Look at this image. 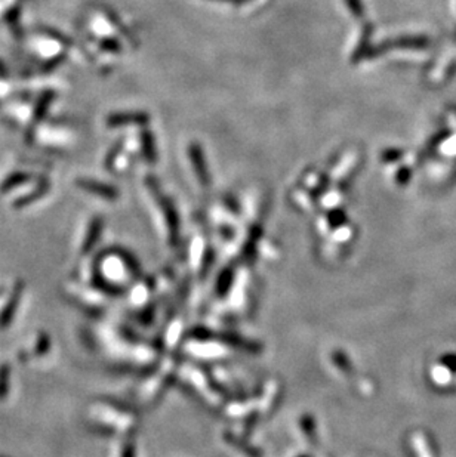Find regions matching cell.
Instances as JSON below:
<instances>
[{
  "instance_id": "2",
  "label": "cell",
  "mask_w": 456,
  "mask_h": 457,
  "mask_svg": "<svg viewBox=\"0 0 456 457\" xmlns=\"http://www.w3.org/2000/svg\"><path fill=\"white\" fill-rule=\"evenodd\" d=\"M188 155L191 159V163H193V168L197 173V178L203 182V184H207L209 182V172L206 166V159L202 147L199 144H191L188 147Z\"/></svg>"
},
{
  "instance_id": "8",
  "label": "cell",
  "mask_w": 456,
  "mask_h": 457,
  "mask_svg": "<svg viewBox=\"0 0 456 457\" xmlns=\"http://www.w3.org/2000/svg\"><path fill=\"white\" fill-rule=\"evenodd\" d=\"M345 3L346 6H349V9L354 16H363L364 8H363L362 0H345Z\"/></svg>"
},
{
  "instance_id": "1",
  "label": "cell",
  "mask_w": 456,
  "mask_h": 457,
  "mask_svg": "<svg viewBox=\"0 0 456 457\" xmlns=\"http://www.w3.org/2000/svg\"><path fill=\"white\" fill-rule=\"evenodd\" d=\"M150 122L147 113L142 112H129V113H114L107 118V125L110 127H122L127 125L145 126Z\"/></svg>"
},
{
  "instance_id": "4",
  "label": "cell",
  "mask_w": 456,
  "mask_h": 457,
  "mask_svg": "<svg viewBox=\"0 0 456 457\" xmlns=\"http://www.w3.org/2000/svg\"><path fill=\"white\" fill-rule=\"evenodd\" d=\"M79 185L81 188H85L88 191H90V193H94V194H99V196H103L108 200H112L117 196L116 193V190L113 187H108L105 184H101V182H95V181H79Z\"/></svg>"
},
{
  "instance_id": "3",
  "label": "cell",
  "mask_w": 456,
  "mask_h": 457,
  "mask_svg": "<svg viewBox=\"0 0 456 457\" xmlns=\"http://www.w3.org/2000/svg\"><path fill=\"white\" fill-rule=\"evenodd\" d=\"M428 44L427 39L424 38H398L394 40H388L384 44H381L378 52L388 51V49H421Z\"/></svg>"
},
{
  "instance_id": "7",
  "label": "cell",
  "mask_w": 456,
  "mask_h": 457,
  "mask_svg": "<svg viewBox=\"0 0 456 457\" xmlns=\"http://www.w3.org/2000/svg\"><path fill=\"white\" fill-rule=\"evenodd\" d=\"M52 94H45L43 96H42V99H40V104H39V107H38V109H36V118H39V120H40V118L43 117V114H45V112H47V108H48V105L51 104V101H52Z\"/></svg>"
},
{
  "instance_id": "5",
  "label": "cell",
  "mask_w": 456,
  "mask_h": 457,
  "mask_svg": "<svg viewBox=\"0 0 456 457\" xmlns=\"http://www.w3.org/2000/svg\"><path fill=\"white\" fill-rule=\"evenodd\" d=\"M141 147H142V153H144L145 159H147L150 163L156 160V144H154V138L150 131H142Z\"/></svg>"
},
{
  "instance_id": "6",
  "label": "cell",
  "mask_w": 456,
  "mask_h": 457,
  "mask_svg": "<svg viewBox=\"0 0 456 457\" xmlns=\"http://www.w3.org/2000/svg\"><path fill=\"white\" fill-rule=\"evenodd\" d=\"M369 40H370V27H366L363 31V39L360 40L357 49L354 52V61H360L364 55H366V51L369 48Z\"/></svg>"
},
{
  "instance_id": "12",
  "label": "cell",
  "mask_w": 456,
  "mask_h": 457,
  "mask_svg": "<svg viewBox=\"0 0 456 457\" xmlns=\"http://www.w3.org/2000/svg\"><path fill=\"white\" fill-rule=\"evenodd\" d=\"M218 2H227V3H236V5H239V3H243L244 0H218Z\"/></svg>"
},
{
  "instance_id": "10",
  "label": "cell",
  "mask_w": 456,
  "mask_h": 457,
  "mask_svg": "<svg viewBox=\"0 0 456 457\" xmlns=\"http://www.w3.org/2000/svg\"><path fill=\"white\" fill-rule=\"evenodd\" d=\"M101 48L105 51H110V52H117V51H121V44H118L116 40H104Z\"/></svg>"
},
{
  "instance_id": "9",
  "label": "cell",
  "mask_w": 456,
  "mask_h": 457,
  "mask_svg": "<svg viewBox=\"0 0 456 457\" xmlns=\"http://www.w3.org/2000/svg\"><path fill=\"white\" fill-rule=\"evenodd\" d=\"M401 157V151L400 150H385L384 153H382L381 155V159L387 161V163H391V161H396Z\"/></svg>"
},
{
  "instance_id": "11",
  "label": "cell",
  "mask_w": 456,
  "mask_h": 457,
  "mask_svg": "<svg viewBox=\"0 0 456 457\" xmlns=\"http://www.w3.org/2000/svg\"><path fill=\"white\" fill-rule=\"evenodd\" d=\"M25 179H27V177H24V175H14V177H11V178H9L6 181V188H11L12 185L20 184L21 181H25Z\"/></svg>"
}]
</instances>
